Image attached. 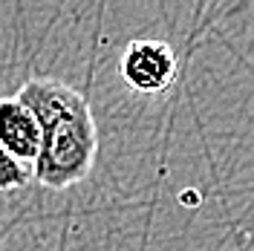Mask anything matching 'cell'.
<instances>
[{"instance_id": "3957f363", "label": "cell", "mask_w": 254, "mask_h": 251, "mask_svg": "<svg viewBox=\"0 0 254 251\" xmlns=\"http://www.w3.org/2000/svg\"><path fill=\"white\" fill-rule=\"evenodd\" d=\"M0 147L20 165H32L41 150L38 119L17 95L0 98Z\"/></svg>"}, {"instance_id": "7a4b0ae2", "label": "cell", "mask_w": 254, "mask_h": 251, "mask_svg": "<svg viewBox=\"0 0 254 251\" xmlns=\"http://www.w3.org/2000/svg\"><path fill=\"white\" fill-rule=\"evenodd\" d=\"M176 55L165 41H130L122 52V78L144 95H159L176 81Z\"/></svg>"}, {"instance_id": "277c9868", "label": "cell", "mask_w": 254, "mask_h": 251, "mask_svg": "<svg viewBox=\"0 0 254 251\" xmlns=\"http://www.w3.org/2000/svg\"><path fill=\"white\" fill-rule=\"evenodd\" d=\"M29 182V168L20 165L0 147V190H15Z\"/></svg>"}, {"instance_id": "6da1fadb", "label": "cell", "mask_w": 254, "mask_h": 251, "mask_svg": "<svg viewBox=\"0 0 254 251\" xmlns=\"http://www.w3.org/2000/svg\"><path fill=\"white\" fill-rule=\"evenodd\" d=\"M15 95L41 127V150L32 162L35 179L52 190L84 182L98 156V127L87 98L49 75L29 78Z\"/></svg>"}]
</instances>
